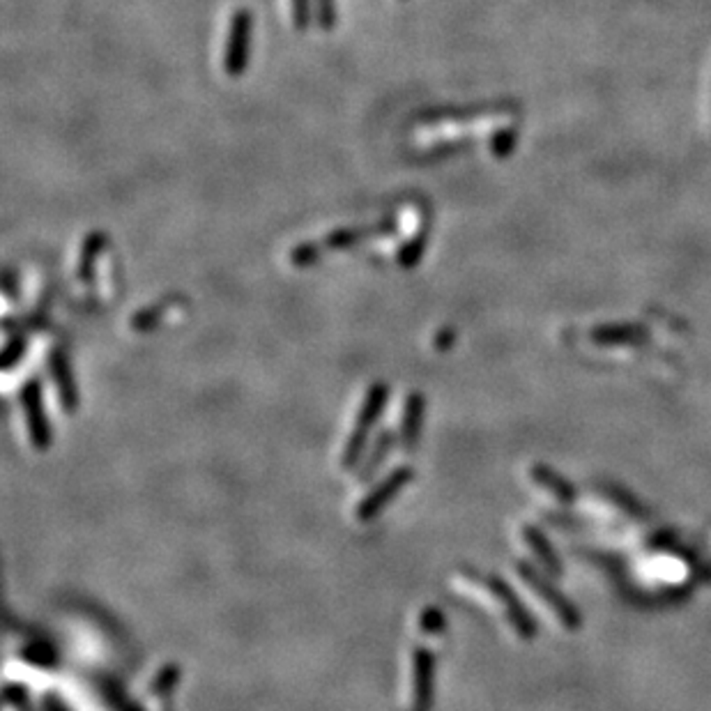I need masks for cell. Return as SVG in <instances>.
<instances>
[{
	"instance_id": "6da1fadb",
	"label": "cell",
	"mask_w": 711,
	"mask_h": 711,
	"mask_svg": "<svg viewBox=\"0 0 711 711\" xmlns=\"http://www.w3.org/2000/svg\"><path fill=\"white\" fill-rule=\"evenodd\" d=\"M387 396H390V387L383 383L373 384L371 390H368L367 401H364V406H361L359 419H357V426H355V431H352L351 440H348V446H345V452H344L345 468H351V465H355L357 461H359L361 452H364V446H367L368 433H371L375 419H378L380 413H383Z\"/></svg>"
},
{
	"instance_id": "7a4b0ae2",
	"label": "cell",
	"mask_w": 711,
	"mask_h": 711,
	"mask_svg": "<svg viewBox=\"0 0 711 711\" xmlns=\"http://www.w3.org/2000/svg\"><path fill=\"white\" fill-rule=\"evenodd\" d=\"M251 30H254V17L247 7L237 10L231 19L226 40V56H224V69L228 76L237 79L247 72L249 51H251Z\"/></svg>"
},
{
	"instance_id": "3957f363",
	"label": "cell",
	"mask_w": 711,
	"mask_h": 711,
	"mask_svg": "<svg viewBox=\"0 0 711 711\" xmlns=\"http://www.w3.org/2000/svg\"><path fill=\"white\" fill-rule=\"evenodd\" d=\"M413 477H415L413 468L394 470V472H391L390 477L383 481V484L375 486L373 493H368V495L361 500L359 507H357V516H359V520L375 518V516H378L380 511H383V509L387 507V504H390L391 500H394V497L399 495V493H401L407 484H410V481H413Z\"/></svg>"
},
{
	"instance_id": "277c9868",
	"label": "cell",
	"mask_w": 711,
	"mask_h": 711,
	"mask_svg": "<svg viewBox=\"0 0 711 711\" xmlns=\"http://www.w3.org/2000/svg\"><path fill=\"white\" fill-rule=\"evenodd\" d=\"M21 401H23V413L28 419V431L33 438V445L37 449H46L51 442V429L46 422L44 406H42V387L37 380H30L21 390Z\"/></svg>"
},
{
	"instance_id": "5b68a950",
	"label": "cell",
	"mask_w": 711,
	"mask_h": 711,
	"mask_svg": "<svg viewBox=\"0 0 711 711\" xmlns=\"http://www.w3.org/2000/svg\"><path fill=\"white\" fill-rule=\"evenodd\" d=\"M399 231V224L394 219H383L368 226H345L336 228V231L328 233L325 237V249L339 251V249H351L357 247L364 240H373V237H391Z\"/></svg>"
},
{
	"instance_id": "8992f818",
	"label": "cell",
	"mask_w": 711,
	"mask_h": 711,
	"mask_svg": "<svg viewBox=\"0 0 711 711\" xmlns=\"http://www.w3.org/2000/svg\"><path fill=\"white\" fill-rule=\"evenodd\" d=\"M104 247H107V235H104V231L88 233V237L83 240L79 265H76V277H79V281L85 283V286L95 283V265L97 260H99V254L104 251Z\"/></svg>"
},
{
	"instance_id": "52a82bcc",
	"label": "cell",
	"mask_w": 711,
	"mask_h": 711,
	"mask_svg": "<svg viewBox=\"0 0 711 711\" xmlns=\"http://www.w3.org/2000/svg\"><path fill=\"white\" fill-rule=\"evenodd\" d=\"M423 396L422 394H410L406 403V410H403V423H401V440L403 446L407 449H415L419 442V435H422V423H423Z\"/></svg>"
},
{
	"instance_id": "ba28073f",
	"label": "cell",
	"mask_w": 711,
	"mask_h": 711,
	"mask_svg": "<svg viewBox=\"0 0 711 711\" xmlns=\"http://www.w3.org/2000/svg\"><path fill=\"white\" fill-rule=\"evenodd\" d=\"M49 361H51L49 367H51L53 380H56L58 390H60L62 406L67 407V410H74V407H76V387H74V383H72V373H69L67 357H65V352L62 351H53L51 357H49Z\"/></svg>"
},
{
	"instance_id": "9c48e42d",
	"label": "cell",
	"mask_w": 711,
	"mask_h": 711,
	"mask_svg": "<svg viewBox=\"0 0 711 711\" xmlns=\"http://www.w3.org/2000/svg\"><path fill=\"white\" fill-rule=\"evenodd\" d=\"M426 244H429V231H426V228H422V231H419L417 235L413 237V240H407V242L403 244L401 249H399V254H396V260H399V265H401V267H415V265H417L419 260L423 258Z\"/></svg>"
},
{
	"instance_id": "30bf717a",
	"label": "cell",
	"mask_w": 711,
	"mask_h": 711,
	"mask_svg": "<svg viewBox=\"0 0 711 711\" xmlns=\"http://www.w3.org/2000/svg\"><path fill=\"white\" fill-rule=\"evenodd\" d=\"M322 256V247L316 242H299L297 247L290 249V263L295 267H311L316 265Z\"/></svg>"
},
{
	"instance_id": "8fae6325",
	"label": "cell",
	"mask_w": 711,
	"mask_h": 711,
	"mask_svg": "<svg viewBox=\"0 0 711 711\" xmlns=\"http://www.w3.org/2000/svg\"><path fill=\"white\" fill-rule=\"evenodd\" d=\"M391 445H394V435L391 433H383L380 435L378 445H375V449H373V454L368 456V463L367 468H364V474H361V479H367V477H371L373 470H378L380 463L384 461V456L390 454Z\"/></svg>"
},
{
	"instance_id": "7c38bea8",
	"label": "cell",
	"mask_w": 711,
	"mask_h": 711,
	"mask_svg": "<svg viewBox=\"0 0 711 711\" xmlns=\"http://www.w3.org/2000/svg\"><path fill=\"white\" fill-rule=\"evenodd\" d=\"M316 23L322 30L336 26V0H316Z\"/></svg>"
},
{
	"instance_id": "4fadbf2b",
	"label": "cell",
	"mask_w": 711,
	"mask_h": 711,
	"mask_svg": "<svg viewBox=\"0 0 711 711\" xmlns=\"http://www.w3.org/2000/svg\"><path fill=\"white\" fill-rule=\"evenodd\" d=\"M162 313H164V304H157V306H150V309H143V311H138V313H136L134 320H131V325H134V329H138V332H146V329H154V325L159 322Z\"/></svg>"
},
{
	"instance_id": "5bb4252c",
	"label": "cell",
	"mask_w": 711,
	"mask_h": 711,
	"mask_svg": "<svg viewBox=\"0 0 711 711\" xmlns=\"http://www.w3.org/2000/svg\"><path fill=\"white\" fill-rule=\"evenodd\" d=\"M293 23L297 30H306L311 26V0H290Z\"/></svg>"
},
{
	"instance_id": "9a60e30c",
	"label": "cell",
	"mask_w": 711,
	"mask_h": 711,
	"mask_svg": "<svg viewBox=\"0 0 711 711\" xmlns=\"http://www.w3.org/2000/svg\"><path fill=\"white\" fill-rule=\"evenodd\" d=\"M26 344H28V341H26V336H14V339L7 341L5 352H3V367L10 368L12 364H14V361L21 359L23 352H26Z\"/></svg>"
},
{
	"instance_id": "2e32d148",
	"label": "cell",
	"mask_w": 711,
	"mask_h": 711,
	"mask_svg": "<svg viewBox=\"0 0 711 711\" xmlns=\"http://www.w3.org/2000/svg\"><path fill=\"white\" fill-rule=\"evenodd\" d=\"M509 147H511V134L509 131H500V134L493 136V153L507 154Z\"/></svg>"
},
{
	"instance_id": "e0dca14e",
	"label": "cell",
	"mask_w": 711,
	"mask_h": 711,
	"mask_svg": "<svg viewBox=\"0 0 711 711\" xmlns=\"http://www.w3.org/2000/svg\"><path fill=\"white\" fill-rule=\"evenodd\" d=\"M3 286H5L7 297H17V277H14V272L5 270V279H3Z\"/></svg>"
}]
</instances>
